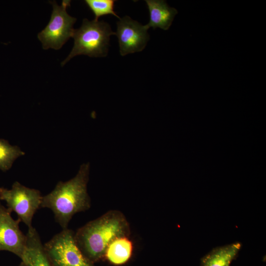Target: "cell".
<instances>
[{
  "instance_id": "2",
  "label": "cell",
  "mask_w": 266,
  "mask_h": 266,
  "mask_svg": "<svg viewBox=\"0 0 266 266\" xmlns=\"http://www.w3.org/2000/svg\"><path fill=\"white\" fill-rule=\"evenodd\" d=\"M89 169V163L82 165L75 177L66 182H59L51 192L42 198L40 208L51 209L63 229L67 228L75 214L90 208L87 190Z\"/></svg>"
},
{
  "instance_id": "1",
  "label": "cell",
  "mask_w": 266,
  "mask_h": 266,
  "mask_svg": "<svg viewBox=\"0 0 266 266\" xmlns=\"http://www.w3.org/2000/svg\"><path fill=\"white\" fill-rule=\"evenodd\" d=\"M130 234V225L124 215L112 210L78 229L74 237L84 256L95 264L103 260L105 250L113 240Z\"/></svg>"
},
{
  "instance_id": "6",
  "label": "cell",
  "mask_w": 266,
  "mask_h": 266,
  "mask_svg": "<svg viewBox=\"0 0 266 266\" xmlns=\"http://www.w3.org/2000/svg\"><path fill=\"white\" fill-rule=\"evenodd\" d=\"M42 198L39 191L25 187L17 181L10 190L2 188L0 194V200L5 201L8 209L15 212L18 219L28 228L32 227L33 215L40 208Z\"/></svg>"
},
{
  "instance_id": "10",
  "label": "cell",
  "mask_w": 266,
  "mask_h": 266,
  "mask_svg": "<svg viewBox=\"0 0 266 266\" xmlns=\"http://www.w3.org/2000/svg\"><path fill=\"white\" fill-rule=\"evenodd\" d=\"M26 236V248L22 261L27 266H53L36 230L33 227L28 228Z\"/></svg>"
},
{
  "instance_id": "16",
  "label": "cell",
  "mask_w": 266,
  "mask_h": 266,
  "mask_svg": "<svg viewBox=\"0 0 266 266\" xmlns=\"http://www.w3.org/2000/svg\"><path fill=\"white\" fill-rule=\"evenodd\" d=\"M2 188H0V192H1V191Z\"/></svg>"
},
{
  "instance_id": "15",
  "label": "cell",
  "mask_w": 266,
  "mask_h": 266,
  "mask_svg": "<svg viewBox=\"0 0 266 266\" xmlns=\"http://www.w3.org/2000/svg\"><path fill=\"white\" fill-rule=\"evenodd\" d=\"M18 266H27L22 261V262L20 263V264Z\"/></svg>"
},
{
  "instance_id": "4",
  "label": "cell",
  "mask_w": 266,
  "mask_h": 266,
  "mask_svg": "<svg viewBox=\"0 0 266 266\" xmlns=\"http://www.w3.org/2000/svg\"><path fill=\"white\" fill-rule=\"evenodd\" d=\"M74 233L68 228L63 229L43 244L45 252L53 266H95L77 246Z\"/></svg>"
},
{
  "instance_id": "14",
  "label": "cell",
  "mask_w": 266,
  "mask_h": 266,
  "mask_svg": "<svg viewBox=\"0 0 266 266\" xmlns=\"http://www.w3.org/2000/svg\"><path fill=\"white\" fill-rule=\"evenodd\" d=\"M114 0H86L85 2L93 12L95 20L100 16L112 15L120 19L114 11Z\"/></svg>"
},
{
  "instance_id": "5",
  "label": "cell",
  "mask_w": 266,
  "mask_h": 266,
  "mask_svg": "<svg viewBox=\"0 0 266 266\" xmlns=\"http://www.w3.org/2000/svg\"><path fill=\"white\" fill-rule=\"evenodd\" d=\"M53 6L50 20L46 27L38 34L37 37L44 49H60L72 37L73 26L76 19L68 15L66 9L70 6V0H64L61 5L55 1H50Z\"/></svg>"
},
{
  "instance_id": "11",
  "label": "cell",
  "mask_w": 266,
  "mask_h": 266,
  "mask_svg": "<svg viewBox=\"0 0 266 266\" xmlns=\"http://www.w3.org/2000/svg\"><path fill=\"white\" fill-rule=\"evenodd\" d=\"M239 242L219 246L212 249L200 260V266H230L241 248Z\"/></svg>"
},
{
  "instance_id": "3",
  "label": "cell",
  "mask_w": 266,
  "mask_h": 266,
  "mask_svg": "<svg viewBox=\"0 0 266 266\" xmlns=\"http://www.w3.org/2000/svg\"><path fill=\"white\" fill-rule=\"evenodd\" d=\"M115 34L110 25L103 21H89L84 19L81 26L74 30L72 37L74 45L66 58L62 63L64 66L77 55H86L90 57L107 56L110 36Z\"/></svg>"
},
{
  "instance_id": "7",
  "label": "cell",
  "mask_w": 266,
  "mask_h": 266,
  "mask_svg": "<svg viewBox=\"0 0 266 266\" xmlns=\"http://www.w3.org/2000/svg\"><path fill=\"white\" fill-rule=\"evenodd\" d=\"M116 34L122 56L140 52L145 47L149 39L148 28L126 16L117 23Z\"/></svg>"
},
{
  "instance_id": "12",
  "label": "cell",
  "mask_w": 266,
  "mask_h": 266,
  "mask_svg": "<svg viewBox=\"0 0 266 266\" xmlns=\"http://www.w3.org/2000/svg\"><path fill=\"white\" fill-rule=\"evenodd\" d=\"M133 249V243L129 237H117L108 245L103 259L114 266L124 265L132 257Z\"/></svg>"
},
{
  "instance_id": "13",
  "label": "cell",
  "mask_w": 266,
  "mask_h": 266,
  "mask_svg": "<svg viewBox=\"0 0 266 266\" xmlns=\"http://www.w3.org/2000/svg\"><path fill=\"white\" fill-rule=\"evenodd\" d=\"M24 154L18 146H12L7 140L0 139V169L4 172L8 170L14 161Z\"/></svg>"
},
{
  "instance_id": "8",
  "label": "cell",
  "mask_w": 266,
  "mask_h": 266,
  "mask_svg": "<svg viewBox=\"0 0 266 266\" xmlns=\"http://www.w3.org/2000/svg\"><path fill=\"white\" fill-rule=\"evenodd\" d=\"M11 213L0 202V251L10 252L21 259L26 248L27 236L20 229V220L13 219Z\"/></svg>"
},
{
  "instance_id": "9",
  "label": "cell",
  "mask_w": 266,
  "mask_h": 266,
  "mask_svg": "<svg viewBox=\"0 0 266 266\" xmlns=\"http://www.w3.org/2000/svg\"><path fill=\"white\" fill-rule=\"evenodd\" d=\"M145 2L150 16L149 22L146 25L147 27L168 30L178 13L177 10L170 7L165 0H146Z\"/></svg>"
}]
</instances>
